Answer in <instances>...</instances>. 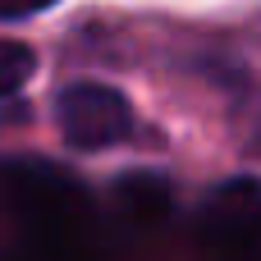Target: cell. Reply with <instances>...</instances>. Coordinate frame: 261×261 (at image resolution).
<instances>
[{"mask_svg": "<svg viewBox=\"0 0 261 261\" xmlns=\"http://www.w3.org/2000/svg\"><path fill=\"white\" fill-rule=\"evenodd\" d=\"M55 124H60L64 147L106 151L133 138V106L110 83H69L55 96Z\"/></svg>", "mask_w": 261, "mask_h": 261, "instance_id": "cell-1", "label": "cell"}, {"mask_svg": "<svg viewBox=\"0 0 261 261\" xmlns=\"http://www.w3.org/2000/svg\"><path fill=\"white\" fill-rule=\"evenodd\" d=\"M32 73H37V50L23 46V41L0 37V96L23 92V83H28Z\"/></svg>", "mask_w": 261, "mask_h": 261, "instance_id": "cell-2", "label": "cell"}, {"mask_svg": "<svg viewBox=\"0 0 261 261\" xmlns=\"http://www.w3.org/2000/svg\"><path fill=\"white\" fill-rule=\"evenodd\" d=\"M60 0H0V18H28V14H41Z\"/></svg>", "mask_w": 261, "mask_h": 261, "instance_id": "cell-3", "label": "cell"}]
</instances>
